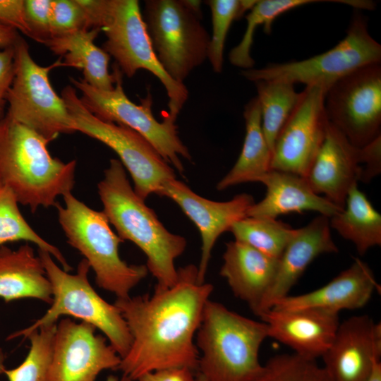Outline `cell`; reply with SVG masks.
I'll return each instance as SVG.
<instances>
[{"mask_svg": "<svg viewBox=\"0 0 381 381\" xmlns=\"http://www.w3.org/2000/svg\"><path fill=\"white\" fill-rule=\"evenodd\" d=\"M64 205L55 206L59 225L67 243L87 262L97 285L116 298L130 296L147 274L145 265H131L119 255L123 241L111 228L103 211L95 210L72 193L62 197Z\"/></svg>", "mask_w": 381, "mask_h": 381, "instance_id": "5b68a950", "label": "cell"}, {"mask_svg": "<svg viewBox=\"0 0 381 381\" xmlns=\"http://www.w3.org/2000/svg\"><path fill=\"white\" fill-rule=\"evenodd\" d=\"M261 111L262 129L272 154L276 138L297 104L301 92L294 84L280 80L254 82Z\"/></svg>", "mask_w": 381, "mask_h": 381, "instance_id": "f1b7e54d", "label": "cell"}, {"mask_svg": "<svg viewBox=\"0 0 381 381\" xmlns=\"http://www.w3.org/2000/svg\"><path fill=\"white\" fill-rule=\"evenodd\" d=\"M331 85L318 82L301 92L274 142L271 169L306 177L326 135L329 120L325 99Z\"/></svg>", "mask_w": 381, "mask_h": 381, "instance_id": "5bb4252c", "label": "cell"}, {"mask_svg": "<svg viewBox=\"0 0 381 381\" xmlns=\"http://www.w3.org/2000/svg\"><path fill=\"white\" fill-rule=\"evenodd\" d=\"M177 270L169 287L155 286L151 295L116 299L132 338L118 369L123 376L138 380L159 370L198 369L195 335L214 286L199 282L195 265Z\"/></svg>", "mask_w": 381, "mask_h": 381, "instance_id": "6da1fadb", "label": "cell"}, {"mask_svg": "<svg viewBox=\"0 0 381 381\" xmlns=\"http://www.w3.org/2000/svg\"><path fill=\"white\" fill-rule=\"evenodd\" d=\"M89 323L64 318L56 323L47 381H96L119 369L121 357Z\"/></svg>", "mask_w": 381, "mask_h": 381, "instance_id": "9a60e30c", "label": "cell"}, {"mask_svg": "<svg viewBox=\"0 0 381 381\" xmlns=\"http://www.w3.org/2000/svg\"><path fill=\"white\" fill-rule=\"evenodd\" d=\"M337 2L351 6V0H260L256 1L245 18L246 29L240 42L229 54L230 63L243 70L253 68L254 60L250 55L257 28L263 25L265 33L270 34L273 21L281 14L295 8L318 2Z\"/></svg>", "mask_w": 381, "mask_h": 381, "instance_id": "83f0119b", "label": "cell"}, {"mask_svg": "<svg viewBox=\"0 0 381 381\" xmlns=\"http://www.w3.org/2000/svg\"><path fill=\"white\" fill-rule=\"evenodd\" d=\"M279 260L270 257L241 241L226 243L220 275L234 295L246 302L257 315L271 286Z\"/></svg>", "mask_w": 381, "mask_h": 381, "instance_id": "7402d4cb", "label": "cell"}, {"mask_svg": "<svg viewBox=\"0 0 381 381\" xmlns=\"http://www.w3.org/2000/svg\"><path fill=\"white\" fill-rule=\"evenodd\" d=\"M6 355L2 348L0 347V374H3L4 370L6 368L5 366Z\"/></svg>", "mask_w": 381, "mask_h": 381, "instance_id": "ee69618b", "label": "cell"}, {"mask_svg": "<svg viewBox=\"0 0 381 381\" xmlns=\"http://www.w3.org/2000/svg\"><path fill=\"white\" fill-rule=\"evenodd\" d=\"M329 218L320 215L305 226L295 229L279 259L273 282L265 294L257 316L289 295L308 265L319 255L338 252L330 231Z\"/></svg>", "mask_w": 381, "mask_h": 381, "instance_id": "ffe728a7", "label": "cell"}, {"mask_svg": "<svg viewBox=\"0 0 381 381\" xmlns=\"http://www.w3.org/2000/svg\"><path fill=\"white\" fill-rule=\"evenodd\" d=\"M368 381H381V362L377 363Z\"/></svg>", "mask_w": 381, "mask_h": 381, "instance_id": "b9f144b4", "label": "cell"}, {"mask_svg": "<svg viewBox=\"0 0 381 381\" xmlns=\"http://www.w3.org/2000/svg\"><path fill=\"white\" fill-rule=\"evenodd\" d=\"M380 287L368 265L356 258L347 269L327 284L297 296H286L271 308L294 310L318 308L339 313L365 306Z\"/></svg>", "mask_w": 381, "mask_h": 381, "instance_id": "44dd1931", "label": "cell"}, {"mask_svg": "<svg viewBox=\"0 0 381 381\" xmlns=\"http://www.w3.org/2000/svg\"><path fill=\"white\" fill-rule=\"evenodd\" d=\"M56 323L43 325L25 338L30 346L25 359L3 373L8 381H47Z\"/></svg>", "mask_w": 381, "mask_h": 381, "instance_id": "1f68e13d", "label": "cell"}, {"mask_svg": "<svg viewBox=\"0 0 381 381\" xmlns=\"http://www.w3.org/2000/svg\"><path fill=\"white\" fill-rule=\"evenodd\" d=\"M200 5L195 0L145 1L143 17L157 59L180 83L207 59L210 36L201 23Z\"/></svg>", "mask_w": 381, "mask_h": 381, "instance_id": "52a82bcc", "label": "cell"}, {"mask_svg": "<svg viewBox=\"0 0 381 381\" xmlns=\"http://www.w3.org/2000/svg\"><path fill=\"white\" fill-rule=\"evenodd\" d=\"M19 37L16 29L0 23V49L13 47Z\"/></svg>", "mask_w": 381, "mask_h": 381, "instance_id": "60d3db41", "label": "cell"}, {"mask_svg": "<svg viewBox=\"0 0 381 381\" xmlns=\"http://www.w3.org/2000/svg\"><path fill=\"white\" fill-rule=\"evenodd\" d=\"M49 143L6 114L0 120V182L33 213L55 207L75 185L76 160L53 157Z\"/></svg>", "mask_w": 381, "mask_h": 381, "instance_id": "3957f363", "label": "cell"}, {"mask_svg": "<svg viewBox=\"0 0 381 381\" xmlns=\"http://www.w3.org/2000/svg\"><path fill=\"white\" fill-rule=\"evenodd\" d=\"M0 23L32 38L25 16V0H0Z\"/></svg>", "mask_w": 381, "mask_h": 381, "instance_id": "8d00e7d4", "label": "cell"}, {"mask_svg": "<svg viewBox=\"0 0 381 381\" xmlns=\"http://www.w3.org/2000/svg\"><path fill=\"white\" fill-rule=\"evenodd\" d=\"M101 31L99 28L79 30L50 38L45 44L55 54L64 57L63 66L83 71V78L90 85L102 90H111L115 78L109 72L110 56L95 44Z\"/></svg>", "mask_w": 381, "mask_h": 381, "instance_id": "d4e9b609", "label": "cell"}, {"mask_svg": "<svg viewBox=\"0 0 381 381\" xmlns=\"http://www.w3.org/2000/svg\"><path fill=\"white\" fill-rule=\"evenodd\" d=\"M381 325L368 315L340 322L323 367L332 381H368L380 362Z\"/></svg>", "mask_w": 381, "mask_h": 381, "instance_id": "e0dca14e", "label": "cell"}, {"mask_svg": "<svg viewBox=\"0 0 381 381\" xmlns=\"http://www.w3.org/2000/svg\"><path fill=\"white\" fill-rule=\"evenodd\" d=\"M157 195L174 201L199 230L201 253L198 277L199 282H205L217 238L235 222L247 217L248 209L255 203L253 197L241 193L228 201H213L198 195L176 178L166 181Z\"/></svg>", "mask_w": 381, "mask_h": 381, "instance_id": "2e32d148", "label": "cell"}, {"mask_svg": "<svg viewBox=\"0 0 381 381\" xmlns=\"http://www.w3.org/2000/svg\"><path fill=\"white\" fill-rule=\"evenodd\" d=\"M52 0H25V16L32 39L46 44L50 39Z\"/></svg>", "mask_w": 381, "mask_h": 381, "instance_id": "d590c367", "label": "cell"}, {"mask_svg": "<svg viewBox=\"0 0 381 381\" xmlns=\"http://www.w3.org/2000/svg\"><path fill=\"white\" fill-rule=\"evenodd\" d=\"M258 182L265 186L266 194L248 209L247 217L277 219L291 212L315 211L330 218L343 210L316 194L305 177L295 174L270 169Z\"/></svg>", "mask_w": 381, "mask_h": 381, "instance_id": "603a6c76", "label": "cell"}, {"mask_svg": "<svg viewBox=\"0 0 381 381\" xmlns=\"http://www.w3.org/2000/svg\"><path fill=\"white\" fill-rule=\"evenodd\" d=\"M52 288V302L46 313L28 327L11 333L8 340L23 337L40 327L56 323L61 316H71L94 326L102 332L119 355L128 352L132 338L119 309L102 298L92 286L87 262L83 258L75 274L59 267L47 252L38 249Z\"/></svg>", "mask_w": 381, "mask_h": 381, "instance_id": "8992f818", "label": "cell"}, {"mask_svg": "<svg viewBox=\"0 0 381 381\" xmlns=\"http://www.w3.org/2000/svg\"><path fill=\"white\" fill-rule=\"evenodd\" d=\"M380 61V44L370 35L366 19L356 14L346 37L328 51L301 61L243 70L241 75L253 82L280 80L306 86L321 81L332 84L359 68Z\"/></svg>", "mask_w": 381, "mask_h": 381, "instance_id": "7c38bea8", "label": "cell"}, {"mask_svg": "<svg viewBox=\"0 0 381 381\" xmlns=\"http://www.w3.org/2000/svg\"><path fill=\"white\" fill-rule=\"evenodd\" d=\"M15 74L13 47L0 49V120L6 116L7 95Z\"/></svg>", "mask_w": 381, "mask_h": 381, "instance_id": "74e56055", "label": "cell"}, {"mask_svg": "<svg viewBox=\"0 0 381 381\" xmlns=\"http://www.w3.org/2000/svg\"><path fill=\"white\" fill-rule=\"evenodd\" d=\"M13 48L15 74L7 95L6 114L49 142L61 134L75 133L66 104L49 80V72L63 66L62 61L40 66L32 59L28 44L21 37Z\"/></svg>", "mask_w": 381, "mask_h": 381, "instance_id": "30bf717a", "label": "cell"}, {"mask_svg": "<svg viewBox=\"0 0 381 381\" xmlns=\"http://www.w3.org/2000/svg\"><path fill=\"white\" fill-rule=\"evenodd\" d=\"M102 49L115 61L123 75L131 78L144 69L164 85L168 96L167 116L174 120L188 99L184 83L173 80L164 70L153 49L137 0H110L104 24Z\"/></svg>", "mask_w": 381, "mask_h": 381, "instance_id": "8fae6325", "label": "cell"}, {"mask_svg": "<svg viewBox=\"0 0 381 381\" xmlns=\"http://www.w3.org/2000/svg\"><path fill=\"white\" fill-rule=\"evenodd\" d=\"M114 87L111 90L97 89L83 78H70L75 89L81 93L83 105L98 119L126 126L143 136L163 159L180 174L184 171L181 157L192 161L188 147L180 139L177 126L167 115L159 122L152 114V97L148 92L140 104L131 102L123 87V73L114 64Z\"/></svg>", "mask_w": 381, "mask_h": 381, "instance_id": "9c48e42d", "label": "cell"}, {"mask_svg": "<svg viewBox=\"0 0 381 381\" xmlns=\"http://www.w3.org/2000/svg\"><path fill=\"white\" fill-rule=\"evenodd\" d=\"M361 149L362 157L361 181L368 183L381 171V136Z\"/></svg>", "mask_w": 381, "mask_h": 381, "instance_id": "f35d334b", "label": "cell"}, {"mask_svg": "<svg viewBox=\"0 0 381 381\" xmlns=\"http://www.w3.org/2000/svg\"><path fill=\"white\" fill-rule=\"evenodd\" d=\"M267 337L263 321L210 299L195 335L199 373L208 381H255L262 368L260 349Z\"/></svg>", "mask_w": 381, "mask_h": 381, "instance_id": "277c9868", "label": "cell"}, {"mask_svg": "<svg viewBox=\"0 0 381 381\" xmlns=\"http://www.w3.org/2000/svg\"><path fill=\"white\" fill-rule=\"evenodd\" d=\"M193 372L188 368H167L145 373L138 381H195Z\"/></svg>", "mask_w": 381, "mask_h": 381, "instance_id": "ab89813d", "label": "cell"}, {"mask_svg": "<svg viewBox=\"0 0 381 381\" xmlns=\"http://www.w3.org/2000/svg\"><path fill=\"white\" fill-rule=\"evenodd\" d=\"M97 192L102 211L118 236L133 243L145 255V265L156 279V286L174 285L178 277L175 261L184 253L186 239L170 232L136 194L119 159H110L97 183Z\"/></svg>", "mask_w": 381, "mask_h": 381, "instance_id": "7a4b0ae2", "label": "cell"}, {"mask_svg": "<svg viewBox=\"0 0 381 381\" xmlns=\"http://www.w3.org/2000/svg\"><path fill=\"white\" fill-rule=\"evenodd\" d=\"M0 298L6 303L34 298L52 303V284L40 258L29 243L16 250L0 247Z\"/></svg>", "mask_w": 381, "mask_h": 381, "instance_id": "cb8c5ba5", "label": "cell"}, {"mask_svg": "<svg viewBox=\"0 0 381 381\" xmlns=\"http://www.w3.org/2000/svg\"><path fill=\"white\" fill-rule=\"evenodd\" d=\"M260 318L267 325L268 337L314 360L322 357L329 349L340 323L339 313L318 308H270Z\"/></svg>", "mask_w": 381, "mask_h": 381, "instance_id": "d6986e66", "label": "cell"}, {"mask_svg": "<svg viewBox=\"0 0 381 381\" xmlns=\"http://www.w3.org/2000/svg\"><path fill=\"white\" fill-rule=\"evenodd\" d=\"M61 97L68 108L71 126L111 149L129 173L136 194L145 200L157 194L167 181L176 179L174 169L143 136L134 130L94 116L83 105L76 90L66 86Z\"/></svg>", "mask_w": 381, "mask_h": 381, "instance_id": "ba28073f", "label": "cell"}, {"mask_svg": "<svg viewBox=\"0 0 381 381\" xmlns=\"http://www.w3.org/2000/svg\"><path fill=\"white\" fill-rule=\"evenodd\" d=\"M246 135L241 152L231 169L217 183V190L258 179L271 168L272 152L265 138L258 98L251 99L243 112Z\"/></svg>", "mask_w": 381, "mask_h": 381, "instance_id": "484cf974", "label": "cell"}, {"mask_svg": "<svg viewBox=\"0 0 381 381\" xmlns=\"http://www.w3.org/2000/svg\"><path fill=\"white\" fill-rule=\"evenodd\" d=\"M362 175L361 149L329 121L326 135L306 177L318 195L343 209L347 194Z\"/></svg>", "mask_w": 381, "mask_h": 381, "instance_id": "ac0fdd59", "label": "cell"}, {"mask_svg": "<svg viewBox=\"0 0 381 381\" xmlns=\"http://www.w3.org/2000/svg\"><path fill=\"white\" fill-rule=\"evenodd\" d=\"M13 192L0 182V247L6 243L25 241L49 253L69 272L72 268L61 250L40 236L24 218Z\"/></svg>", "mask_w": 381, "mask_h": 381, "instance_id": "f546056e", "label": "cell"}, {"mask_svg": "<svg viewBox=\"0 0 381 381\" xmlns=\"http://www.w3.org/2000/svg\"><path fill=\"white\" fill-rule=\"evenodd\" d=\"M255 381H332L323 366L316 360L295 353L271 357Z\"/></svg>", "mask_w": 381, "mask_h": 381, "instance_id": "836d02e7", "label": "cell"}, {"mask_svg": "<svg viewBox=\"0 0 381 381\" xmlns=\"http://www.w3.org/2000/svg\"><path fill=\"white\" fill-rule=\"evenodd\" d=\"M195 381H208L203 375L198 373L195 377Z\"/></svg>", "mask_w": 381, "mask_h": 381, "instance_id": "f6af8a7d", "label": "cell"}, {"mask_svg": "<svg viewBox=\"0 0 381 381\" xmlns=\"http://www.w3.org/2000/svg\"><path fill=\"white\" fill-rule=\"evenodd\" d=\"M105 381H138L122 375L121 378L115 375H109Z\"/></svg>", "mask_w": 381, "mask_h": 381, "instance_id": "7bdbcfd3", "label": "cell"}, {"mask_svg": "<svg viewBox=\"0 0 381 381\" xmlns=\"http://www.w3.org/2000/svg\"><path fill=\"white\" fill-rule=\"evenodd\" d=\"M329 225L361 255L381 244V215L357 185L349 191L343 210L329 218Z\"/></svg>", "mask_w": 381, "mask_h": 381, "instance_id": "4316f807", "label": "cell"}, {"mask_svg": "<svg viewBox=\"0 0 381 381\" xmlns=\"http://www.w3.org/2000/svg\"><path fill=\"white\" fill-rule=\"evenodd\" d=\"M229 231L235 240L279 260L295 229L277 219L246 217L235 222Z\"/></svg>", "mask_w": 381, "mask_h": 381, "instance_id": "4dcf8cb0", "label": "cell"}, {"mask_svg": "<svg viewBox=\"0 0 381 381\" xmlns=\"http://www.w3.org/2000/svg\"><path fill=\"white\" fill-rule=\"evenodd\" d=\"M83 29L90 30L78 0H52L50 38Z\"/></svg>", "mask_w": 381, "mask_h": 381, "instance_id": "e575fe53", "label": "cell"}, {"mask_svg": "<svg viewBox=\"0 0 381 381\" xmlns=\"http://www.w3.org/2000/svg\"><path fill=\"white\" fill-rule=\"evenodd\" d=\"M255 1V0L205 1V4L210 8L212 28L207 59L214 72L219 73L222 71L225 42L232 23L248 13Z\"/></svg>", "mask_w": 381, "mask_h": 381, "instance_id": "d6a6232c", "label": "cell"}, {"mask_svg": "<svg viewBox=\"0 0 381 381\" xmlns=\"http://www.w3.org/2000/svg\"><path fill=\"white\" fill-rule=\"evenodd\" d=\"M325 108L329 121L357 147L381 136V66L359 68L328 88Z\"/></svg>", "mask_w": 381, "mask_h": 381, "instance_id": "4fadbf2b", "label": "cell"}]
</instances>
